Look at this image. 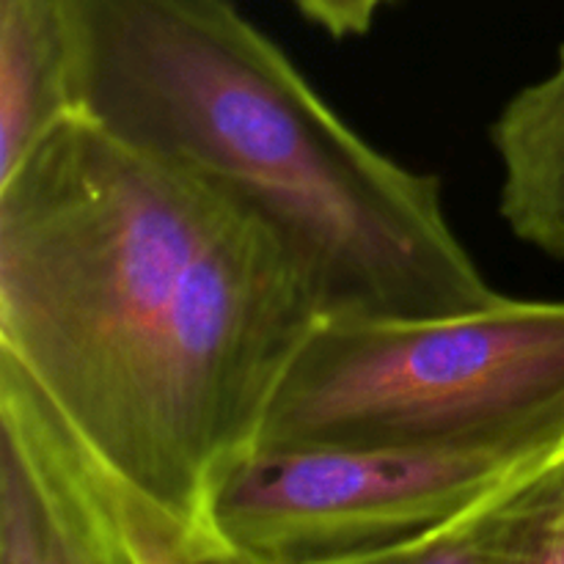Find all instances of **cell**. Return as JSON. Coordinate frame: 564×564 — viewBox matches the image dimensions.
Segmentation results:
<instances>
[{
  "label": "cell",
  "mask_w": 564,
  "mask_h": 564,
  "mask_svg": "<svg viewBox=\"0 0 564 564\" xmlns=\"http://www.w3.org/2000/svg\"><path fill=\"white\" fill-rule=\"evenodd\" d=\"M323 317L262 215L83 116L0 180V352L132 488L207 532L209 488Z\"/></svg>",
  "instance_id": "obj_1"
},
{
  "label": "cell",
  "mask_w": 564,
  "mask_h": 564,
  "mask_svg": "<svg viewBox=\"0 0 564 564\" xmlns=\"http://www.w3.org/2000/svg\"><path fill=\"white\" fill-rule=\"evenodd\" d=\"M77 116L248 204L325 317H430L499 301L441 182L364 141L235 0H66Z\"/></svg>",
  "instance_id": "obj_2"
},
{
  "label": "cell",
  "mask_w": 564,
  "mask_h": 564,
  "mask_svg": "<svg viewBox=\"0 0 564 564\" xmlns=\"http://www.w3.org/2000/svg\"><path fill=\"white\" fill-rule=\"evenodd\" d=\"M259 446L560 449L564 301L430 317H323L281 375Z\"/></svg>",
  "instance_id": "obj_3"
},
{
  "label": "cell",
  "mask_w": 564,
  "mask_h": 564,
  "mask_svg": "<svg viewBox=\"0 0 564 564\" xmlns=\"http://www.w3.org/2000/svg\"><path fill=\"white\" fill-rule=\"evenodd\" d=\"M551 452L253 444L209 488L207 523L229 562H400Z\"/></svg>",
  "instance_id": "obj_4"
},
{
  "label": "cell",
  "mask_w": 564,
  "mask_h": 564,
  "mask_svg": "<svg viewBox=\"0 0 564 564\" xmlns=\"http://www.w3.org/2000/svg\"><path fill=\"white\" fill-rule=\"evenodd\" d=\"M229 562L213 532L132 488L0 352V564Z\"/></svg>",
  "instance_id": "obj_5"
},
{
  "label": "cell",
  "mask_w": 564,
  "mask_h": 564,
  "mask_svg": "<svg viewBox=\"0 0 564 564\" xmlns=\"http://www.w3.org/2000/svg\"><path fill=\"white\" fill-rule=\"evenodd\" d=\"M72 116L66 0H0V180Z\"/></svg>",
  "instance_id": "obj_6"
},
{
  "label": "cell",
  "mask_w": 564,
  "mask_h": 564,
  "mask_svg": "<svg viewBox=\"0 0 564 564\" xmlns=\"http://www.w3.org/2000/svg\"><path fill=\"white\" fill-rule=\"evenodd\" d=\"M490 141L501 163V220L521 242L564 259V44L554 72L505 102Z\"/></svg>",
  "instance_id": "obj_7"
},
{
  "label": "cell",
  "mask_w": 564,
  "mask_h": 564,
  "mask_svg": "<svg viewBox=\"0 0 564 564\" xmlns=\"http://www.w3.org/2000/svg\"><path fill=\"white\" fill-rule=\"evenodd\" d=\"M400 562L564 564V444Z\"/></svg>",
  "instance_id": "obj_8"
},
{
  "label": "cell",
  "mask_w": 564,
  "mask_h": 564,
  "mask_svg": "<svg viewBox=\"0 0 564 564\" xmlns=\"http://www.w3.org/2000/svg\"><path fill=\"white\" fill-rule=\"evenodd\" d=\"M391 0H295L297 9L330 36H364Z\"/></svg>",
  "instance_id": "obj_9"
}]
</instances>
